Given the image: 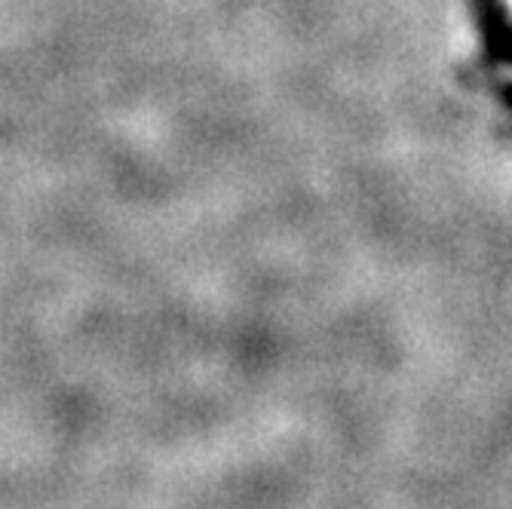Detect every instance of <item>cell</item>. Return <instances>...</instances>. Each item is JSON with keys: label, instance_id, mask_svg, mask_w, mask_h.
Masks as SVG:
<instances>
[{"label": "cell", "instance_id": "6da1fadb", "mask_svg": "<svg viewBox=\"0 0 512 509\" xmlns=\"http://www.w3.org/2000/svg\"><path fill=\"white\" fill-rule=\"evenodd\" d=\"M509 4H512V0H509Z\"/></svg>", "mask_w": 512, "mask_h": 509}]
</instances>
